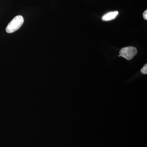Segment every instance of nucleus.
<instances>
[{"mask_svg":"<svg viewBox=\"0 0 147 147\" xmlns=\"http://www.w3.org/2000/svg\"><path fill=\"white\" fill-rule=\"evenodd\" d=\"M143 17L145 20H147V10L145 11L143 13Z\"/></svg>","mask_w":147,"mask_h":147,"instance_id":"obj_5","label":"nucleus"},{"mask_svg":"<svg viewBox=\"0 0 147 147\" xmlns=\"http://www.w3.org/2000/svg\"><path fill=\"white\" fill-rule=\"evenodd\" d=\"M24 23V18L21 15L15 16L11 21L6 28V31L8 33H12L20 28Z\"/></svg>","mask_w":147,"mask_h":147,"instance_id":"obj_1","label":"nucleus"},{"mask_svg":"<svg viewBox=\"0 0 147 147\" xmlns=\"http://www.w3.org/2000/svg\"><path fill=\"white\" fill-rule=\"evenodd\" d=\"M137 49L133 47H127L122 48L120 51L119 57H122L127 60H130L137 55Z\"/></svg>","mask_w":147,"mask_h":147,"instance_id":"obj_2","label":"nucleus"},{"mask_svg":"<svg viewBox=\"0 0 147 147\" xmlns=\"http://www.w3.org/2000/svg\"><path fill=\"white\" fill-rule=\"evenodd\" d=\"M118 14V11H111L103 15L102 17V20L103 21H111L115 19Z\"/></svg>","mask_w":147,"mask_h":147,"instance_id":"obj_3","label":"nucleus"},{"mask_svg":"<svg viewBox=\"0 0 147 147\" xmlns=\"http://www.w3.org/2000/svg\"><path fill=\"white\" fill-rule=\"evenodd\" d=\"M141 72L144 74H147V65H146L143 67L141 70Z\"/></svg>","mask_w":147,"mask_h":147,"instance_id":"obj_4","label":"nucleus"}]
</instances>
